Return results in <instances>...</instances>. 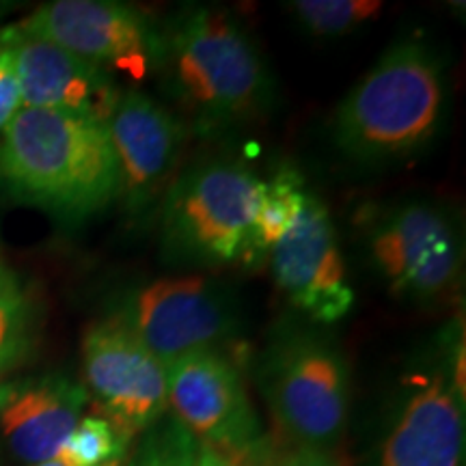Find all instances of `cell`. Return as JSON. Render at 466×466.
<instances>
[{
  "label": "cell",
  "mask_w": 466,
  "mask_h": 466,
  "mask_svg": "<svg viewBox=\"0 0 466 466\" xmlns=\"http://www.w3.org/2000/svg\"><path fill=\"white\" fill-rule=\"evenodd\" d=\"M0 179L20 201L72 223L121 195L106 124L63 110H17L3 130Z\"/></svg>",
  "instance_id": "obj_1"
},
{
  "label": "cell",
  "mask_w": 466,
  "mask_h": 466,
  "mask_svg": "<svg viewBox=\"0 0 466 466\" xmlns=\"http://www.w3.org/2000/svg\"><path fill=\"white\" fill-rule=\"evenodd\" d=\"M160 72L168 96L203 130L259 119L275 83L247 28L223 9H190L160 31Z\"/></svg>",
  "instance_id": "obj_2"
},
{
  "label": "cell",
  "mask_w": 466,
  "mask_h": 466,
  "mask_svg": "<svg viewBox=\"0 0 466 466\" xmlns=\"http://www.w3.org/2000/svg\"><path fill=\"white\" fill-rule=\"evenodd\" d=\"M445 100L439 56L423 42L404 39L384 52L335 108V147L360 165L408 158L439 132Z\"/></svg>",
  "instance_id": "obj_3"
},
{
  "label": "cell",
  "mask_w": 466,
  "mask_h": 466,
  "mask_svg": "<svg viewBox=\"0 0 466 466\" xmlns=\"http://www.w3.org/2000/svg\"><path fill=\"white\" fill-rule=\"evenodd\" d=\"M350 365L337 341L311 326H288L259 357L258 384L294 447L330 451L350 410Z\"/></svg>",
  "instance_id": "obj_4"
},
{
  "label": "cell",
  "mask_w": 466,
  "mask_h": 466,
  "mask_svg": "<svg viewBox=\"0 0 466 466\" xmlns=\"http://www.w3.org/2000/svg\"><path fill=\"white\" fill-rule=\"evenodd\" d=\"M261 179L238 162L212 160L186 171L165 192L162 255L177 266L248 264Z\"/></svg>",
  "instance_id": "obj_5"
},
{
  "label": "cell",
  "mask_w": 466,
  "mask_h": 466,
  "mask_svg": "<svg viewBox=\"0 0 466 466\" xmlns=\"http://www.w3.org/2000/svg\"><path fill=\"white\" fill-rule=\"evenodd\" d=\"M113 318L165 365L195 352H220L242 329L233 291L203 275L162 277L130 288Z\"/></svg>",
  "instance_id": "obj_6"
},
{
  "label": "cell",
  "mask_w": 466,
  "mask_h": 466,
  "mask_svg": "<svg viewBox=\"0 0 466 466\" xmlns=\"http://www.w3.org/2000/svg\"><path fill=\"white\" fill-rule=\"evenodd\" d=\"M464 378L428 360L401 378L371 466H464Z\"/></svg>",
  "instance_id": "obj_7"
},
{
  "label": "cell",
  "mask_w": 466,
  "mask_h": 466,
  "mask_svg": "<svg viewBox=\"0 0 466 466\" xmlns=\"http://www.w3.org/2000/svg\"><path fill=\"white\" fill-rule=\"evenodd\" d=\"M371 270L401 300H434L453 288L462 247L451 218L425 201H406L376 214L365 229Z\"/></svg>",
  "instance_id": "obj_8"
},
{
  "label": "cell",
  "mask_w": 466,
  "mask_h": 466,
  "mask_svg": "<svg viewBox=\"0 0 466 466\" xmlns=\"http://www.w3.org/2000/svg\"><path fill=\"white\" fill-rule=\"evenodd\" d=\"M33 37L134 80L156 72L160 31L141 11L113 0H55L15 25Z\"/></svg>",
  "instance_id": "obj_9"
},
{
  "label": "cell",
  "mask_w": 466,
  "mask_h": 466,
  "mask_svg": "<svg viewBox=\"0 0 466 466\" xmlns=\"http://www.w3.org/2000/svg\"><path fill=\"white\" fill-rule=\"evenodd\" d=\"M83 360L93 398L126 441L167 415V365L115 318L86 330Z\"/></svg>",
  "instance_id": "obj_10"
},
{
  "label": "cell",
  "mask_w": 466,
  "mask_h": 466,
  "mask_svg": "<svg viewBox=\"0 0 466 466\" xmlns=\"http://www.w3.org/2000/svg\"><path fill=\"white\" fill-rule=\"evenodd\" d=\"M168 408L203 445L236 458L264 439L242 374L218 350L167 365Z\"/></svg>",
  "instance_id": "obj_11"
},
{
  "label": "cell",
  "mask_w": 466,
  "mask_h": 466,
  "mask_svg": "<svg viewBox=\"0 0 466 466\" xmlns=\"http://www.w3.org/2000/svg\"><path fill=\"white\" fill-rule=\"evenodd\" d=\"M270 268L291 305L316 324H335L354 305L346 259L326 203L309 192L300 217L272 247Z\"/></svg>",
  "instance_id": "obj_12"
},
{
  "label": "cell",
  "mask_w": 466,
  "mask_h": 466,
  "mask_svg": "<svg viewBox=\"0 0 466 466\" xmlns=\"http://www.w3.org/2000/svg\"><path fill=\"white\" fill-rule=\"evenodd\" d=\"M0 52L14 69L22 108H48L91 116L106 124L119 100L115 80L85 58L9 26L0 33Z\"/></svg>",
  "instance_id": "obj_13"
},
{
  "label": "cell",
  "mask_w": 466,
  "mask_h": 466,
  "mask_svg": "<svg viewBox=\"0 0 466 466\" xmlns=\"http://www.w3.org/2000/svg\"><path fill=\"white\" fill-rule=\"evenodd\" d=\"M119 167L126 209L143 212L160 195L179 158L184 126L173 113L141 91L121 93L106 121Z\"/></svg>",
  "instance_id": "obj_14"
},
{
  "label": "cell",
  "mask_w": 466,
  "mask_h": 466,
  "mask_svg": "<svg viewBox=\"0 0 466 466\" xmlns=\"http://www.w3.org/2000/svg\"><path fill=\"white\" fill-rule=\"evenodd\" d=\"M86 404L89 391L61 374L5 382L0 384V430L17 460L42 464L58 456Z\"/></svg>",
  "instance_id": "obj_15"
},
{
  "label": "cell",
  "mask_w": 466,
  "mask_h": 466,
  "mask_svg": "<svg viewBox=\"0 0 466 466\" xmlns=\"http://www.w3.org/2000/svg\"><path fill=\"white\" fill-rule=\"evenodd\" d=\"M307 195L305 179L291 167L279 168L270 182H261L258 212L250 231L248 264L264 259V255L270 253L272 247L291 229L305 208Z\"/></svg>",
  "instance_id": "obj_16"
},
{
  "label": "cell",
  "mask_w": 466,
  "mask_h": 466,
  "mask_svg": "<svg viewBox=\"0 0 466 466\" xmlns=\"http://www.w3.org/2000/svg\"><path fill=\"white\" fill-rule=\"evenodd\" d=\"M199 451L201 441L171 412L145 430L127 466H197Z\"/></svg>",
  "instance_id": "obj_17"
},
{
  "label": "cell",
  "mask_w": 466,
  "mask_h": 466,
  "mask_svg": "<svg viewBox=\"0 0 466 466\" xmlns=\"http://www.w3.org/2000/svg\"><path fill=\"white\" fill-rule=\"evenodd\" d=\"M289 7L305 31L337 37L374 20L384 5L378 0H296Z\"/></svg>",
  "instance_id": "obj_18"
},
{
  "label": "cell",
  "mask_w": 466,
  "mask_h": 466,
  "mask_svg": "<svg viewBox=\"0 0 466 466\" xmlns=\"http://www.w3.org/2000/svg\"><path fill=\"white\" fill-rule=\"evenodd\" d=\"M130 441L106 417H83L63 442L56 458L69 466H106L121 462Z\"/></svg>",
  "instance_id": "obj_19"
},
{
  "label": "cell",
  "mask_w": 466,
  "mask_h": 466,
  "mask_svg": "<svg viewBox=\"0 0 466 466\" xmlns=\"http://www.w3.org/2000/svg\"><path fill=\"white\" fill-rule=\"evenodd\" d=\"M31 341V307L22 283L0 264V367L25 357Z\"/></svg>",
  "instance_id": "obj_20"
},
{
  "label": "cell",
  "mask_w": 466,
  "mask_h": 466,
  "mask_svg": "<svg viewBox=\"0 0 466 466\" xmlns=\"http://www.w3.org/2000/svg\"><path fill=\"white\" fill-rule=\"evenodd\" d=\"M22 108L20 86H17L15 74L11 69L9 61L0 52V132L11 124V119Z\"/></svg>",
  "instance_id": "obj_21"
},
{
  "label": "cell",
  "mask_w": 466,
  "mask_h": 466,
  "mask_svg": "<svg viewBox=\"0 0 466 466\" xmlns=\"http://www.w3.org/2000/svg\"><path fill=\"white\" fill-rule=\"evenodd\" d=\"M279 466H339L330 451L313 450V447H294L288 453H281Z\"/></svg>",
  "instance_id": "obj_22"
},
{
  "label": "cell",
  "mask_w": 466,
  "mask_h": 466,
  "mask_svg": "<svg viewBox=\"0 0 466 466\" xmlns=\"http://www.w3.org/2000/svg\"><path fill=\"white\" fill-rule=\"evenodd\" d=\"M231 460L236 462V466H279L281 453H279L275 450V445L264 436V439H259L250 450Z\"/></svg>",
  "instance_id": "obj_23"
},
{
  "label": "cell",
  "mask_w": 466,
  "mask_h": 466,
  "mask_svg": "<svg viewBox=\"0 0 466 466\" xmlns=\"http://www.w3.org/2000/svg\"><path fill=\"white\" fill-rule=\"evenodd\" d=\"M197 466H236V462L227 456V453L214 450V447L203 445L201 442V451H199V462Z\"/></svg>",
  "instance_id": "obj_24"
},
{
  "label": "cell",
  "mask_w": 466,
  "mask_h": 466,
  "mask_svg": "<svg viewBox=\"0 0 466 466\" xmlns=\"http://www.w3.org/2000/svg\"><path fill=\"white\" fill-rule=\"evenodd\" d=\"M35 466H69V464L63 462L61 458H52V460H46V462H42V464H35Z\"/></svg>",
  "instance_id": "obj_25"
},
{
  "label": "cell",
  "mask_w": 466,
  "mask_h": 466,
  "mask_svg": "<svg viewBox=\"0 0 466 466\" xmlns=\"http://www.w3.org/2000/svg\"><path fill=\"white\" fill-rule=\"evenodd\" d=\"M15 5L14 3H0V17H5L9 11H14Z\"/></svg>",
  "instance_id": "obj_26"
},
{
  "label": "cell",
  "mask_w": 466,
  "mask_h": 466,
  "mask_svg": "<svg viewBox=\"0 0 466 466\" xmlns=\"http://www.w3.org/2000/svg\"><path fill=\"white\" fill-rule=\"evenodd\" d=\"M121 462H110V464H106V466H119Z\"/></svg>",
  "instance_id": "obj_27"
}]
</instances>
